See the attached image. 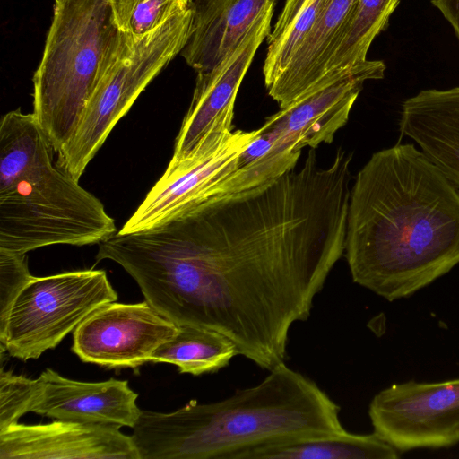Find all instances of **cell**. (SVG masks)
<instances>
[{
  "label": "cell",
  "mask_w": 459,
  "mask_h": 459,
  "mask_svg": "<svg viewBox=\"0 0 459 459\" xmlns=\"http://www.w3.org/2000/svg\"><path fill=\"white\" fill-rule=\"evenodd\" d=\"M351 155L218 194L135 236L132 275L144 299L178 326L220 333L238 355L271 370L289 333L345 250Z\"/></svg>",
  "instance_id": "obj_1"
},
{
  "label": "cell",
  "mask_w": 459,
  "mask_h": 459,
  "mask_svg": "<svg viewBox=\"0 0 459 459\" xmlns=\"http://www.w3.org/2000/svg\"><path fill=\"white\" fill-rule=\"evenodd\" d=\"M344 252L355 283L411 297L459 264V188L411 143L373 153L351 190Z\"/></svg>",
  "instance_id": "obj_2"
},
{
  "label": "cell",
  "mask_w": 459,
  "mask_h": 459,
  "mask_svg": "<svg viewBox=\"0 0 459 459\" xmlns=\"http://www.w3.org/2000/svg\"><path fill=\"white\" fill-rule=\"evenodd\" d=\"M341 408L313 380L281 363L258 385L175 411H142L131 435L140 459H234L271 443L346 431Z\"/></svg>",
  "instance_id": "obj_3"
},
{
  "label": "cell",
  "mask_w": 459,
  "mask_h": 459,
  "mask_svg": "<svg viewBox=\"0 0 459 459\" xmlns=\"http://www.w3.org/2000/svg\"><path fill=\"white\" fill-rule=\"evenodd\" d=\"M33 113L0 123V250L27 254L52 245L99 244L117 232L102 203L53 160Z\"/></svg>",
  "instance_id": "obj_4"
},
{
  "label": "cell",
  "mask_w": 459,
  "mask_h": 459,
  "mask_svg": "<svg viewBox=\"0 0 459 459\" xmlns=\"http://www.w3.org/2000/svg\"><path fill=\"white\" fill-rule=\"evenodd\" d=\"M118 29L109 0L55 3L33 75V114L58 153L71 140Z\"/></svg>",
  "instance_id": "obj_5"
},
{
  "label": "cell",
  "mask_w": 459,
  "mask_h": 459,
  "mask_svg": "<svg viewBox=\"0 0 459 459\" xmlns=\"http://www.w3.org/2000/svg\"><path fill=\"white\" fill-rule=\"evenodd\" d=\"M191 21L192 7L143 37L118 31L76 130L57 153L61 168L80 179L118 120L181 53L188 39Z\"/></svg>",
  "instance_id": "obj_6"
},
{
  "label": "cell",
  "mask_w": 459,
  "mask_h": 459,
  "mask_svg": "<svg viewBox=\"0 0 459 459\" xmlns=\"http://www.w3.org/2000/svg\"><path fill=\"white\" fill-rule=\"evenodd\" d=\"M117 299L104 270L33 276L13 300L0 328L1 352L23 361L37 359L95 309Z\"/></svg>",
  "instance_id": "obj_7"
},
{
  "label": "cell",
  "mask_w": 459,
  "mask_h": 459,
  "mask_svg": "<svg viewBox=\"0 0 459 459\" xmlns=\"http://www.w3.org/2000/svg\"><path fill=\"white\" fill-rule=\"evenodd\" d=\"M257 134L258 129L233 131L218 146L165 170L119 231L140 230L215 195L255 186L254 173L249 167L239 168L238 160Z\"/></svg>",
  "instance_id": "obj_8"
},
{
  "label": "cell",
  "mask_w": 459,
  "mask_h": 459,
  "mask_svg": "<svg viewBox=\"0 0 459 459\" xmlns=\"http://www.w3.org/2000/svg\"><path fill=\"white\" fill-rule=\"evenodd\" d=\"M374 432L398 452L459 444V377L395 384L371 400Z\"/></svg>",
  "instance_id": "obj_9"
},
{
  "label": "cell",
  "mask_w": 459,
  "mask_h": 459,
  "mask_svg": "<svg viewBox=\"0 0 459 459\" xmlns=\"http://www.w3.org/2000/svg\"><path fill=\"white\" fill-rule=\"evenodd\" d=\"M178 326L146 300L106 303L90 314L73 333V351L83 362L108 368H137L172 338Z\"/></svg>",
  "instance_id": "obj_10"
},
{
  "label": "cell",
  "mask_w": 459,
  "mask_h": 459,
  "mask_svg": "<svg viewBox=\"0 0 459 459\" xmlns=\"http://www.w3.org/2000/svg\"><path fill=\"white\" fill-rule=\"evenodd\" d=\"M274 8L259 17L236 49L220 65L197 73L190 107L166 170L187 160L209 137L233 131L237 93L258 48L271 32Z\"/></svg>",
  "instance_id": "obj_11"
},
{
  "label": "cell",
  "mask_w": 459,
  "mask_h": 459,
  "mask_svg": "<svg viewBox=\"0 0 459 459\" xmlns=\"http://www.w3.org/2000/svg\"><path fill=\"white\" fill-rule=\"evenodd\" d=\"M383 61L369 60L361 69L317 87L269 117L258 128L275 152H301L332 143L348 121L351 109L368 80L384 77Z\"/></svg>",
  "instance_id": "obj_12"
},
{
  "label": "cell",
  "mask_w": 459,
  "mask_h": 459,
  "mask_svg": "<svg viewBox=\"0 0 459 459\" xmlns=\"http://www.w3.org/2000/svg\"><path fill=\"white\" fill-rule=\"evenodd\" d=\"M114 425L57 420L0 430V459H140L131 436Z\"/></svg>",
  "instance_id": "obj_13"
},
{
  "label": "cell",
  "mask_w": 459,
  "mask_h": 459,
  "mask_svg": "<svg viewBox=\"0 0 459 459\" xmlns=\"http://www.w3.org/2000/svg\"><path fill=\"white\" fill-rule=\"evenodd\" d=\"M41 390L31 411L57 420L134 428L142 410L126 380L82 382L51 368L40 375Z\"/></svg>",
  "instance_id": "obj_14"
},
{
  "label": "cell",
  "mask_w": 459,
  "mask_h": 459,
  "mask_svg": "<svg viewBox=\"0 0 459 459\" xmlns=\"http://www.w3.org/2000/svg\"><path fill=\"white\" fill-rule=\"evenodd\" d=\"M277 1L193 0L190 32L181 56L197 73L213 69Z\"/></svg>",
  "instance_id": "obj_15"
},
{
  "label": "cell",
  "mask_w": 459,
  "mask_h": 459,
  "mask_svg": "<svg viewBox=\"0 0 459 459\" xmlns=\"http://www.w3.org/2000/svg\"><path fill=\"white\" fill-rule=\"evenodd\" d=\"M398 125L459 188V86L422 90L406 99Z\"/></svg>",
  "instance_id": "obj_16"
},
{
  "label": "cell",
  "mask_w": 459,
  "mask_h": 459,
  "mask_svg": "<svg viewBox=\"0 0 459 459\" xmlns=\"http://www.w3.org/2000/svg\"><path fill=\"white\" fill-rule=\"evenodd\" d=\"M357 0H328L291 55L268 94L284 108L307 94L324 76Z\"/></svg>",
  "instance_id": "obj_17"
},
{
  "label": "cell",
  "mask_w": 459,
  "mask_h": 459,
  "mask_svg": "<svg viewBox=\"0 0 459 459\" xmlns=\"http://www.w3.org/2000/svg\"><path fill=\"white\" fill-rule=\"evenodd\" d=\"M398 451L371 434L306 437L271 443L238 454L234 459H396Z\"/></svg>",
  "instance_id": "obj_18"
},
{
  "label": "cell",
  "mask_w": 459,
  "mask_h": 459,
  "mask_svg": "<svg viewBox=\"0 0 459 459\" xmlns=\"http://www.w3.org/2000/svg\"><path fill=\"white\" fill-rule=\"evenodd\" d=\"M399 3L400 0H357L325 73L315 86L330 83L364 67L369 61L367 53L371 43L385 30Z\"/></svg>",
  "instance_id": "obj_19"
},
{
  "label": "cell",
  "mask_w": 459,
  "mask_h": 459,
  "mask_svg": "<svg viewBox=\"0 0 459 459\" xmlns=\"http://www.w3.org/2000/svg\"><path fill=\"white\" fill-rule=\"evenodd\" d=\"M237 355L235 344L220 333L181 325L172 338L156 349L151 361L170 363L180 373L199 376L219 371Z\"/></svg>",
  "instance_id": "obj_20"
},
{
  "label": "cell",
  "mask_w": 459,
  "mask_h": 459,
  "mask_svg": "<svg viewBox=\"0 0 459 459\" xmlns=\"http://www.w3.org/2000/svg\"><path fill=\"white\" fill-rule=\"evenodd\" d=\"M193 0H109L119 31L143 37L192 7Z\"/></svg>",
  "instance_id": "obj_21"
},
{
  "label": "cell",
  "mask_w": 459,
  "mask_h": 459,
  "mask_svg": "<svg viewBox=\"0 0 459 459\" xmlns=\"http://www.w3.org/2000/svg\"><path fill=\"white\" fill-rule=\"evenodd\" d=\"M41 390L39 377L32 379L11 371H0V430L18 423L31 411Z\"/></svg>",
  "instance_id": "obj_22"
},
{
  "label": "cell",
  "mask_w": 459,
  "mask_h": 459,
  "mask_svg": "<svg viewBox=\"0 0 459 459\" xmlns=\"http://www.w3.org/2000/svg\"><path fill=\"white\" fill-rule=\"evenodd\" d=\"M32 278L27 254L0 250V328L6 321L13 300Z\"/></svg>",
  "instance_id": "obj_23"
},
{
  "label": "cell",
  "mask_w": 459,
  "mask_h": 459,
  "mask_svg": "<svg viewBox=\"0 0 459 459\" xmlns=\"http://www.w3.org/2000/svg\"><path fill=\"white\" fill-rule=\"evenodd\" d=\"M320 1L322 0H286L273 29L267 37L268 45L274 43L284 34L303 9Z\"/></svg>",
  "instance_id": "obj_24"
},
{
  "label": "cell",
  "mask_w": 459,
  "mask_h": 459,
  "mask_svg": "<svg viewBox=\"0 0 459 459\" xmlns=\"http://www.w3.org/2000/svg\"><path fill=\"white\" fill-rule=\"evenodd\" d=\"M450 23L459 40V0H430Z\"/></svg>",
  "instance_id": "obj_25"
},
{
  "label": "cell",
  "mask_w": 459,
  "mask_h": 459,
  "mask_svg": "<svg viewBox=\"0 0 459 459\" xmlns=\"http://www.w3.org/2000/svg\"><path fill=\"white\" fill-rule=\"evenodd\" d=\"M54 1H55V3H57V2H61L63 0H54Z\"/></svg>",
  "instance_id": "obj_26"
}]
</instances>
